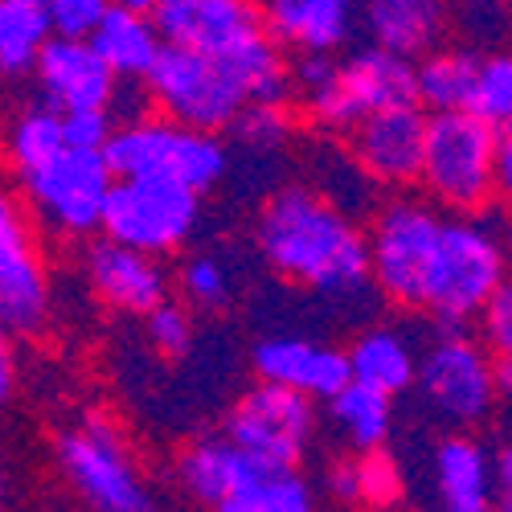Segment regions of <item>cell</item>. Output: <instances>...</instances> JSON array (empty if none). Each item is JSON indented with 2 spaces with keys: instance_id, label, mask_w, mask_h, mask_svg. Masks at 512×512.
<instances>
[{
  "instance_id": "obj_1",
  "label": "cell",
  "mask_w": 512,
  "mask_h": 512,
  "mask_svg": "<svg viewBox=\"0 0 512 512\" xmlns=\"http://www.w3.org/2000/svg\"><path fill=\"white\" fill-rule=\"evenodd\" d=\"M254 246L279 279L328 300H349L373 287L369 234L349 209L312 185H287L263 201L254 218Z\"/></svg>"
},
{
  "instance_id": "obj_2",
  "label": "cell",
  "mask_w": 512,
  "mask_h": 512,
  "mask_svg": "<svg viewBox=\"0 0 512 512\" xmlns=\"http://www.w3.org/2000/svg\"><path fill=\"white\" fill-rule=\"evenodd\" d=\"M144 91L160 115L222 136L246 103L291 99V62L275 37L246 54H205L164 41L144 74Z\"/></svg>"
},
{
  "instance_id": "obj_3",
  "label": "cell",
  "mask_w": 512,
  "mask_h": 512,
  "mask_svg": "<svg viewBox=\"0 0 512 512\" xmlns=\"http://www.w3.org/2000/svg\"><path fill=\"white\" fill-rule=\"evenodd\" d=\"M177 488L185 500L218 512H308L316 488L300 467L267 463L226 435H205L177 455Z\"/></svg>"
},
{
  "instance_id": "obj_4",
  "label": "cell",
  "mask_w": 512,
  "mask_h": 512,
  "mask_svg": "<svg viewBox=\"0 0 512 512\" xmlns=\"http://www.w3.org/2000/svg\"><path fill=\"white\" fill-rule=\"evenodd\" d=\"M504 242L484 226L480 213H447L431 246L418 287V312L439 328L472 324L484 300L504 279Z\"/></svg>"
},
{
  "instance_id": "obj_5",
  "label": "cell",
  "mask_w": 512,
  "mask_h": 512,
  "mask_svg": "<svg viewBox=\"0 0 512 512\" xmlns=\"http://www.w3.org/2000/svg\"><path fill=\"white\" fill-rule=\"evenodd\" d=\"M496 148L500 127L480 119L472 107L431 111L418 168L426 201L447 213H484L496 201Z\"/></svg>"
},
{
  "instance_id": "obj_6",
  "label": "cell",
  "mask_w": 512,
  "mask_h": 512,
  "mask_svg": "<svg viewBox=\"0 0 512 512\" xmlns=\"http://www.w3.org/2000/svg\"><path fill=\"white\" fill-rule=\"evenodd\" d=\"M103 156L115 177H168L197 189L201 197L230 173V152L218 132H201L168 115H132L127 123H115Z\"/></svg>"
},
{
  "instance_id": "obj_7",
  "label": "cell",
  "mask_w": 512,
  "mask_h": 512,
  "mask_svg": "<svg viewBox=\"0 0 512 512\" xmlns=\"http://www.w3.org/2000/svg\"><path fill=\"white\" fill-rule=\"evenodd\" d=\"M422 410L451 431H476L496 414V361L476 336L443 328L418 349L414 386Z\"/></svg>"
},
{
  "instance_id": "obj_8",
  "label": "cell",
  "mask_w": 512,
  "mask_h": 512,
  "mask_svg": "<svg viewBox=\"0 0 512 512\" xmlns=\"http://www.w3.org/2000/svg\"><path fill=\"white\" fill-rule=\"evenodd\" d=\"M21 189L33 209V218L58 238H91L103 222V205L111 193V164L103 148H74L62 144L54 156L25 168Z\"/></svg>"
},
{
  "instance_id": "obj_9",
  "label": "cell",
  "mask_w": 512,
  "mask_h": 512,
  "mask_svg": "<svg viewBox=\"0 0 512 512\" xmlns=\"http://www.w3.org/2000/svg\"><path fill=\"white\" fill-rule=\"evenodd\" d=\"M308 119L332 136H349L353 127L386 107L418 103L414 95V58H402L394 50L369 46L353 50L345 62H336L332 74L320 82L316 91L300 95Z\"/></svg>"
},
{
  "instance_id": "obj_10",
  "label": "cell",
  "mask_w": 512,
  "mask_h": 512,
  "mask_svg": "<svg viewBox=\"0 0 512 512\" xmlns=\"http://www.w3.org/2000/svg\"><path fill=\"white\" fill-rule=\"evenodd\" d=\"M54 459L66 488L95 512H148L156 504L123 435L103 418H87L58 435Z\"/></svg>"
},
{
  "instance_id": "obj_11",
  "label": "cell",
  "mask_w": 512,
  "mask_h": 512,
  "mask_svg": "<svg viewBox=\"0 0 512 512\" xmlns=\"http://www.w3.org/2000/svg\"><path fill=\"white\" fill-rule=\"evenodd\" d=\"M201 222V193L168 177H115L99 230L115 242L148 250L156 259L177 254Z\"/></svg>"
},
{
  "instance_id": "obj_12",
  "label": "cell",
  "mask_w": 512,
  "mask_h": 512,
  "mask_svg": "<svg viewBox=\"0 0 512 512\" xmlns=\"http://www.w3.org/2000/svg\"><path fill=\"white\" fill-rule=\"evenodd\" d=\"M443 222L435 201L394 197L373 213L369 234V279L381 300H390L406 312H418V287L431 259V246Z\"/></svg>"
},
{
  "instance_id": "obj_13",
  "label": "cell",
  "mask_w": 512,
  "mask_h": 512,
  "mask_svg": "<svg viewBox=\"0 0 512 512\" xmlns=\"http://www.w3.org/2000/svg\"><path fill=\"white\" fill-rule=\"evenodd\" d=\"M316 426L320 414L312 398L275 386V381H259V386L238 394V402L222 422V435L267 463L300 467L316 439Z\"/></svg>"
},
{
  "instance_id": "obj_14",
  "label": "cell",
  "mask_w": 512,
  "mask_h": 512,
  "mask_svg": "<svg viewBox=\"0 0 512 512\" xmlns=\"http://www.w3.org/2000/svg\"><path fill=\"white\" fill-rule=\"evenodd\" d=\"M0 316L13 336H37L50 324V271L25 205L0 189Z\"/></svg>"
},
{
  "instance_id": "obj_15",
  "label": "cell",
  "mask_w": 512,
  "mask_h": 512,
  "mask_svg": "<svg viewBox=\"0 0 512 512\" xmlns=\"http://www.w3.org/2000/svg\"><path fill=\"white\" fill-rule=\"evenodd\" d=\"M152 21L160 41L205 54H246L271 37L259 0H156Z\"/></svg>"
},
{
  "instance_id": "obj_16",
  "label": "cell",
  "mask_w": 512,
  "mask_h": 512,
  "mask_svg": "<svg viewBox=\"0 0 512 512\" xmlns=\"http://www.w3.org/2000/svg\"><path fill=\"white\" fill-rule=\"evenodd\" d=\"M422 140H426V115L418 103L386 107L365 115L349 132V156L357 168L386 189H410L418 185L422 168Z\"/></svg>"
},
{
  "instance_id": "obj_17",
  "label": "cell",
  "mask_w": 512,
  "mask_h": 512,
  "mask_svg": "<svg viewBox=\"0 0 512 512\" xmlns=\"http://www.w3.org/2000/svg\"><path fill=\"white\" fill-rule=\"evenodd\" d=\"M41 103H50L54 111H78V107H111L119 95V78L111 66L99 58L91 46V37H58L41 46L33 74Z\"/></svg>"
},
{
  "instance_id": "obj_18",
  "label": "cell",
  "mask_w": 512,
  "mask_h": 512,
  "mask_svg": "<svg viewBox=\"0 0 512 512\" xmlns=\"http://www.w3.org/2000/svg\"><path fill=\"white\" fill-rule=\"evenodd\" d=\"M82 271H87V283L95 291V300L107 304L119 316H144L152 312L160 300H168V279L164 263L148 250H136L127 242L115 238H99L87 246V259H82Z\"/></svg>"
},
{
  "instance_id": "obj_19",
  "label": "cell",
  "mask_w": 512,
  "mask_h": 512,
  "mask_svg": "<svg viewBox=\"0 0 512 512\" xmlns=\"http://www.w3.org/2000/svg\"><path fill=\"white\" fill-rule=\"evenodd\" d=\"M250 365L259 381H275L312 402L332 398L349 381V357L345 349L324 345L312 336H267L254 345Z\"/></svg>"
},
{
  "instance_id": "obj_20",
  "label": "cell",
  "mask_w": 512,
  "mask_h": 512,
  "mask_svg": "<svg viewBox=\"0 0 512 512\" xmlns=\"http://www.w3.org/2000/svg\"><path fill=\"white\" fill-rule=\"evenodd\" d=\"M435 504L447 512H488L496 504V455L472 435L451 431L426 459Z\"/></svg>"
},
{
  "instance_id": "obj_21",
  "label": "cell",
  "mask_w": 512,
  "mask_h": 512,
  "mask_svg": "<svg viewBox=\"0 0 512 512\" xmlns=\"http://www.w3.org/2000/svg\"><path fill=\"white\" fill-rule=\"evenodd\" d=\"M267 33L291 54H336L361 21L357 0H259Z\"/></svg>"
},
{
  "instance_id": "obj_22",
  "label": "cell",
  "mask_w": 512,
  "mask_h": 512,
  "mask_svg": "<svg viewBox=\"0 0 512 512\" xmlns=\"http://www.w3.org/2000/svg\"><path fill=\"white\" fill-rule=\"evenodd\" d=\"M447 0H361V25L373 46L402 58H422L447 33Z\"/></svg>"
},
{
  "instance_id": "obj_23",
  "label": "cell",
  "mask_w": 512,
  "mask_h": 512,
  "mask_svg": "<svg viewBox=\"0 0 512 512\" xmlns=\"http://www.w3.org/2000/svg\"><path fill=\"white\" fill-rule=\"evenodd\" d=\"M349 357V377L365 381V386L381 390V394H410L414 386V369H418V345L414 336L390 324H369L365 332H357V340L345 349Z\"/></svg>"
},
{
  "instance_id": "obj_24",
  "label": "cell",
  "mask_w": 512,
  "mask_h": 512,
  "mask_svg": "<svg viewBox=\"0 0 512 512\" xmlns=\"http://www.w3.org/2000/svg\"><path fill=\"white\" fill-rule=\"evenodd\" d=\"M324 406H328V431L349 451H377L394 435V398L365 386V381L349 377L332 398H324Z\"/></svg>"
},
{
  "instance_id": "obj_25",
  "label": "cell",
  "mask_w": 512,
  "mask_h": 512,
  "mask_svg": "<svg viewBox=\"0 0 512 512\" xmlns=\"http://www.w3.org/2000/svg\"><path fill=\"white\" fill-rule=\"evenodd\" d=\"M91 46L99 50V58L111 66V74L119 82H144V74L152 70L164 41L148 13L111 5L107 17L99 21V29L91 33Z\"/></svg>"
},
{
  "instance_id": "obj_26",
  "label": "cell",
  "mask_w": 512,
  "mask_h": 512,
  "mask_svg": "<svg viewBox=\"0 0 512 512\" xmlns=\"http://www.w3.org/2000/svg\"><path fill=\"white\" fill-rule=\"evenodd\" d=\"M480 50L472 46H435L414 62V95L426 111H459L472 103Z\"/></svg>"
},
{
  "instance_id": "obj_27",
  "label": "cell",
  "mask_w": 512,
  "mask_h": 512,
  "mask_svg": "<svg viewBox=\"0 0 512 512\" xmlns=\"http://www.w3.org/2000/svg\"><path fill=\"white\" fill-rule=\"evenodd\" d=\"M50 33L46 0H0V82L29 78Z\"/></svg>"
},
{
  "instance_id": "obj_28",
  "label": "cell",
  "mask_w": 512,
  "mask_h": 512,
  "mask_svg": "<svg viewBox=\"0 0 512 512\" xmlns=\"http://www.w3.org/2000/svg\"><path fill=\"white\" fill-rule=\"evenodd\" d=\"M62 144H66L62 111H54L50 103H37V107L17 111L13 123H9V136H5V148H9V160H13L17 173H25V168L41 164L46 156H54Z\"/></svg>"
},
{
  "instance_id": "obj_29",
  "label": "cell",
  "mask_w": 512,
  "mask_h": 512,
  "mask_svg": "<svg viewBox=\"0 0 512 512\" xmlns=\"http://www.w3.org/2000/svg\"><path fill=\"white\" fill-rule=\"evenodd\" d=\"M234 271L226 259L218 254H193V259L181 267V295L189 308H201V312H226L234 304Z\"/></svg>"
},
{
  "instance_id": "obj_30",
  "label": "cell",
  "mask_w": 512,
  "mask_h": 512,
  "mask_svg": "<svg viewBox=\"0 0 512 512\" xmlns=\"http://www.w3.org/2000/svg\"><path fill=\"white\" fill-rule=\"evenodd\" d=\"M472 107L480 119H488L492 127H512V50H492L480 54V70H476V91H472Z\"/></svg>"
},
{
  "instance_id": "obj_31",
  "label": "cell",
  "mask_w": 512,
  "mask_h": 512,
  "mask_svg": "<svg viewBox=\"0 0 512 512\" xmlns=\"http://www.w3.org/2000/svg\"><path fill=\"white\" fill-rule=\"evenodd\" d=\"M357 459V508H394L406 496V476L398 459L386 455V447L377 451H353Z\"/></svg>"
},
{
  "instance_id": "obj_32",
  "label": "cell",
  "mask_w": 512,
  "mask_h": 512,
  "mask_svg": "<svg viewBox=\"0 0 512 512\" xmlns=\"http://www.w3.org/2000/svg\"><path fill=\"white\" fill-rule=\"evenodd\" d=\"M291 111L287 103H246L238 111V119L230 123V132L238 144L254 148V152H275L291 140Z\"/></svg>"
},
{
  "instance_id": "obj_33",
  "label": "cell",
  "mask_w": 512,
  "mask_h": 512,
  "mask_svg": "<svg viewBox=\"0 0 512 512\" xmlns=\"http://www.w3.org/2000/svg\"><path fill=\"white\" fill-rule=\"evenodd\" d=\"M144 336H148V345H152L160 357H168V361H181V357H189V349H193V336H197L189 304L160 300L152 312H144Z\"/></svg>"
},
{
  "instance_id": "obj_34",
  "label": "cell",
  "mask_w": 512,
  "mask_h": 512,
  "mask_svg": "<svg viewBox=\"0 0 512 512\" xmlns=\"http://www.w3.org/2000/svg\"><path fill=\"white\" fill-rule=\"evenodd\" d=\"M476 328H480V345L488 349L492 361H512V279L508 275L496 283V291L476 312Z\"/></svg>"
},
{
  "instance_id": "obj_35",
  "label": "cell",
  "mask_w": 512,
  "mask_h": 512,
  "mask_svg": "<svg viewBox=\"0 0 512 512\" xmlns=\"http://www.w3.org/2000/svg\"><path fill=\"white\" fill-rule=\"evenodd\" d=\"M115 0H46L50 29L58 37H91Z\"/></svg>"
},
{
  "instance_id": "obj_36",
  "label": "cell",
  "mask_w": 512,
  "mask_h": 512,
  "mask_svg": "<svg viewBox=\"0 0 512 512\" xmlns=\"http://www.w3.org/2000/svg\"><path fill=\"white\" fill-rule=\"evenodd\" d=\"M115 111L111 107H78V111H62V132L66 144L74 148H103L107 136L115 132Z\"/></svg>"
},
{
  "instance_id": "obj_37",
  "label": "cell",
  "mask_w": 512,
  "mask_h": 512,
  "mask_svg": "<svg viewBox=\"0 0 512 512\" xmlns=\"http://www.w3.org/2000/svg\"><path fill=\"white\" fill-rule=\"evenodd\" d=\"M320 492H328L332 504H349V508H357V459H353V455L332 459V463L324 467Z\"/></svg>"
},
{
  "instance_id": "obj_38",
  "label": "cell",
  "mask_w": 512,
  "mask_h": 512,
  "mask_svg": "<svg viewBox=\"0 0 512 512\" xmlns=\"http://www.w3.org/2000/svg\"><path fill=\"white\" fill-rule=\"evenodd\" d=\"M17 386H21V365H17V336L13 328L0 316V410H5L13 398H17Z\"/></svg>"
},
{
  "instance_id": "obj_39",
  "label": "cell",
  "mask_w": 512,
  "mask_h": 512,
  "mask_svg": "<svg viewBox=\"0 0 512 512\" xmlns=\"http://www.w3.org/2000/svg\"><path fill=\"white\" fill-rule=\"evenodd\" d=\"M496 201L512 213V127L500 132V148H496Z\"/></svg>"
},
{
  "instance_id": "obj_40",
  "label": "cell",
  "mask_w": 512,
  "mask_h": 512,
  "mask_svg": "<svg viewBox=\"0 0 512 512\" xmlns=\"http://www.w3.org/2000/svg\"><path fill=\"white\" fill-rule=\"evenodd\" d=\"M496 504L512 512V443L496 455Z\"/></svg>"
},
{
  "instance_id": "obj_41",
  "label": "cell",
  "mask_w": 512,
  "mask_h": 512,
  "mask_svg": "<svg viewBox=\"0 0 512 512\" xmlns=\"http://www.w3.org/2000/svg\"><path fill=\"white\" fill-rule=\"evenodd\" d=\"M459 5H463L467 13H488L492 21H504L508 9H512V0H459Z\"/></svg>"
},
{
  "instance_id": "obj_42",
  "label": "cell",
  "mask_w": 512,
  "mask_h": 512,
  "mask_svg": "<svg viewBox=\"0 0 512 512\" xmlns=\"http://www.w3.org/2000/svg\"><path fill=\"white\" fill-rule=\"evenodd\" d=\"M119 9H132V13H148L152 17V9H156V0H115Z\"/></svg>"
},
{
  "instance_id": "obj_43",
  "label": "cell",
  "mask_w": 512,
  "mask_h": 512,
  "mask_svg": "<svg viewBox=\"0 0 512 512\" xmlns=\"http://www.w3.org/2000/svg\"><path fill=\"white\" fill-rule=\"evenodd\" d=\"M9 500V463H5V451H0V504Z\"/></svg>"
},
{
  "instance_id": "obj_44",
  "label": "cell",
  "mask_w": 512,
  "mask_h": 512,
  "mask_svg": "<svg viewBox=\"0 0 512 512\" xmlns=\"http://www.w3.org/2000/svg\"><path fill=\"white\" fill-rule=\"evenodd\" d=\"M504 254H508V259H512V230H508V238H504Z\"/></svg>"
}]
</instances>
